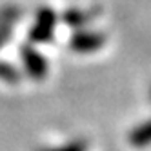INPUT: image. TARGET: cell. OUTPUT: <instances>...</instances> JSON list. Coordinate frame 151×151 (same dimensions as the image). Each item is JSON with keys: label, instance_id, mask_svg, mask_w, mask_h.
<instances>
[{"label": "cell", "instance_id": "277c9868", "mask_svg": "<svg viewBox=\"0 0 151 151\" xmlns=\"http://www.w3.org/2000/svg\"><path fill=\"white\" fill-rule=\"evenodd\" d=\"M17 17H18V11L17 9H4L0 13V47L6 46L13 37V26L17 22Z\"/></svg>", "mask_w": 151, "mask_h": 151}, {"label": "cell", "instance_id": "7a4b0ae2", "mask_svg": "<svg viewBox=\"0 0 151 151\" xmlns=\"http://www.w3.org/2000/svg\"><path fill=\"white\" fill-rule=\"evenodd\" d=\"M20 60H22V68H24L26 75L31 80H42L49 71L47 60L33 46H22V49H20Z\"/></svg>", "mask_w": 151, "mask_h": 151}, {"label": "cell", "instance_id": "6da1fadb", "mask_svg": "<svg viewBox=\"0 0 151 151\" xmlns=\"http://www.w3.org/2000/svg\"><path fill=\"white\" fill-rule=\"evenodd\" d=\"M55 26H57V15L51 9L44 7L37 13V20L29 29V40L33 44H46L53 40L55 35Z\"/></svg>", "mask_w": 151, "mask_h": 151}, {"label": "cell", "instance_id": "3957f363", "mask_svg": "<svg viewBox=\"0 0 151 151\" xmlns=\"http://www.w3.org/2000/svg\"><path fill=\"white\" fill-rule=\"evenodd\" d=\"M106 44V35L100 31L78 29L75 35H71L69 47L75 53H95Z\"/></svg>", "mask_w": 151, "mask_h": 151}, {"label": "cell", "instance_id": "52a82bcc", "mask_svg": "<svg viewBox=\"0 0 151 151\" xmlns=\"http://www.w3.org/2000/svg\"><path fill=\"white\" fill-rule=\"evenodd\" d=\"M40 151H88V142L78 138V140H69V142L57 147H44Z\"/></svg>", "mask_w": 151, "mask_h": 151}, {"label": "cell", "instance_id": "5b68a950", "mask_svg": "<svg viewBox=\"0 0 151 151\" xmlns=\"http://www.w3.org/2000/svg\"><path fill=\"white\" fill-rule=\"evenodd\" d=\"M89 18L93 20V15L91 13H86V11H80V9H69L64 15V22L71 27H77V29H82L86 24L89 22Z\"/></svg>", "mask_w": 151, "mask_h": 151}, {"label": "cell", "instance_id": "8992f818", "mask_svg": "<svg viewBox=\"0 0 151 151\" xmlns=\"http://www.w3.org/2000/svg\"><path fill=\"white\" fill-rule=\"evenodd\" d=\"M0 80L6 82V84H18L20 82V73L13 64L0 60Z\"/></svg>", "mask_w": 151, "mask_h": 151}]
</instances>
